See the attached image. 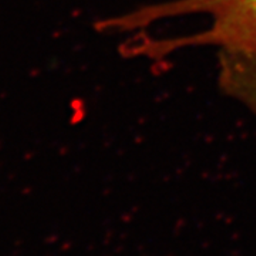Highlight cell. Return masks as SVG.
Masks as SVG:
<instances>
[{
    "instance_id": "6da1fadb",
    "label": "cell",
    "mask_w": 256,
    "mask_h": 256,
    "mask_svg": "<svg viewBox=\"0 0 256 256\" xmlns=\"http://www.w3.org/2000/svg\"><path fill=\"white\" fill-rule=\"evenodd\" d=\"M188 16L205 18V28L175 38H132V54L162 58L188 47H218L220 52L256 54V0H168L102 20L98 28L106 33H130Z\"/></svg>"
},
{
    "instance_id": "7a4b0ae2",
    "label": "cell",
    "mask_w": 256,
    "mask_h": 256,
    "mask_svg": "<svg viewBox=\"0 0 256 256\" xmlns=\"http://www.w3.org/2000/svg\"><path fill=\"white\" fill-rule=\"evenodd\" d=\"M218 84L256 117V54L220 52Z\"/></svg>"
}]
</instances>
